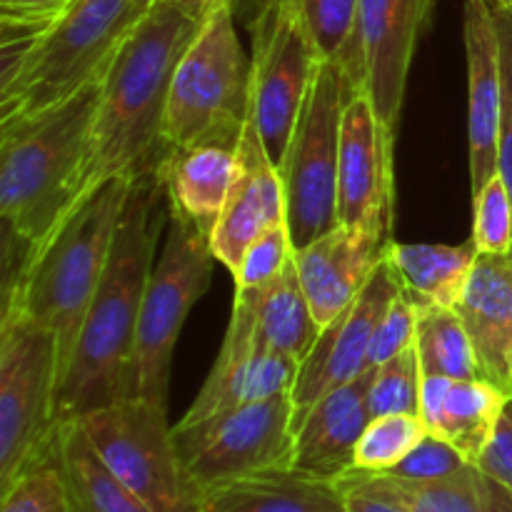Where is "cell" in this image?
<instances>
[{
  "label": "cell",
  "mask_w": 512,
  "mask_h": 512,
  "mask_svg": "<svg viewBox=\"0 0 512 512\" xmlns=\"http://www.w3.org/2000/svg\"><path fill=\"white\" fill-rule=\"evenodd\" d=\"M170 198L158 168L130 183L113 250L55 393V423L135 395V335Z\"/></svg>",
  "instance_id": "obj_1"
},
{
  "label": "cell",
  "mask_w": 512,
  "mask_h": 512,
  "mask_svg": "<svg viewBox=\"0 0 512 512\" xmlns=\"http://www.w3.org/2000/svg\"><path fill=\"white\" fill-rule=\"evenodd\" d=\"M200 25L203 20L180 5L155 0L128 35L103 75L78 200L105 180L158 168L168 153L163 130L170 80Z\"/></svg>",
  "instance_id": "obj_2"
},
{
  "label": "cell",
  "mask_w": 512,
  "mask_h": 512,
  "mask_svg": "<svg viewBox=\"0 0 512 512\" xmlns=\"http://www.w3.org/2000/svg\"><path fill=\"white\" fill-rule=\"evenodd\" d=\"M103 78L40 113L0 120L5 283L78 200Z\"/></svg>",
  "instance_id": "obj_3"
},
{
  "label": "cell",
  "mask_w": 512,
  "mask_h": 512,
  "mask_svg": "<svg viewBox=\"0 0 512 512\" xmlns=\"http://www.w3.org/2000/svg\"><path fill=\"white\" fill-rule=\"evenodd\" d=\"M130 183L133 178H110L88 190L3 285V298L18 300L55 335L60 375L108 265Z\"/></svg>",
  "instance_id": "obj_4"
},
{
  "label": "cell",
  "mask_w": 512,
  "mask_h": 512,
  "mask_svg": "<svg viewBox=\"0 0 512 512\" xmlns=\"http://www.w3.org/2000/svg\"><path fill=\"white\" fill-rule=\"evenodd\" d=\"M155 0H70L28 45L0 48V120L40 113L100 80Z\"/></svg>",
  "instance_id": "obj_5"
},
{
  "label": "cell",
  "mask_w": 512,
  "mask_h": 512,
  "mask_svg": "<svg viewBox=\"0 0 512 512\" xmlns=\"http://www.w3.org/2000/svg\"><path fill=\"white\" fill-rule=\"evenodd\" d=\"M233 0L203 18L170 80L165 150L218 143L238 148L253 103V60L240 45Z\"/></svg>",
  "instance_id": "obj_6"
},
{
  "label": "cell",
  "mask_w": 512,
  "mask_h": 512,
  "mask_svg": "<svg viewBox=\"0 0 512 512\" xmlns=\"http://www.w3.org/2000/svg\"><path fill=\"white\" fill-rule=\"evenodd\" d=\"M58 340L3 298L0 313V490L53 455Z\"/></svg>",
  "instance_id": "obj_7"
},
{
  "label": "cell",
  "mask_w": 512,
  "mask_h": 512,
  "mask_svg": "<svg viewBox=\"0 0 512 512\" xmlns=\"http://www.w3.org/2000/svg\"><path fill=\"white\" fill-rule=\"evenodd\" d=\"M353 90V80L340 60L315 63L293 138L278 168L285 190V220H288L293 250L305 248L340 225V133H343L345 105Z\"/></svg>",
  "instance_id": "obj_8"
},
{
  "label": "cell",
  "mask_w": 512,
  "mask_h": 512,
  "mask_svg": "<svg viewBox=\"0 0 512 512\" xmlns=\"http://www.w3.org/2000/svg\"><path fill=\"white\" fill-rule=\"evenodd\" d=\"M213 263L210 235L170 208L135 335V395L163 410H168L175 343L188 313L208 290Z\"/></svg>",
  "instance_id": "obj_9"
},
{
  "label": "cell",
  "mask_w": 512,
  "mask_h": 512,
  "mask_svg": "<svg viewBox=\"0 0 512 512\" xmlns=\"http://www.w3.org/2000/svg\"><path fill=\"white\" fill-rule=\"evenodd\" d=\"M108 468L153 512H205V490L188 470L168 410L130 395L80 415Z\"/></svg>",
  "instance_id": "obj_10"
},
{
  "label": "cell",
  "mask_w": 512,
  "mask_h": 512,
  "mask_svg": "<svg viewBox=\"0 0 512 512\" xmlns=\"http://www.w3.org/2000/svg\"><path fill=\"white\" fill-rule=\"evenodd\" d=\"M235 15H245L253 43V103L250 118L270 160L280 168L300 108L313 80V40L298 0H233Z\"/></svg>",
  "instance_id": "obj_11"
},
{
  "label": "cell",
  "mask_w": 512,
  "mask_h": 512,
  "mask_svg": "<svg viewBox=\"0 0 512 512\" xmlns=\"http://www.w3.org/2000/svg\"><path fill=\"white\" fill-rule=\"evenodd\" d=\"M173 433L180 455L205 493L265 470L293 468L295 430L290 393L198 423H178Z\"/></svg>",
  "instance_id": "obj_12"
},
{
  "label": "cell",
  "mask_w": 512,
  "mask_h": 512,
  "mask_svg": "<svg viewBox=\"0 0 512 512\" xmlns=\"http://www.w3.org/2000/svg\"><path fill=\"white\" fill-rule=\"evenodd\" d=\"M435 0H360L355 38L343 68L365 90L380 123L395 135L410 63Z\"/></svg>",
  "instance_id": "obj_13"
},
{
  "label": "cell",
  "mask_w": 512,
  "mask_h": 512,
  "mask_svg": "<svg viewBox=\"0 0 512 512\" xmlns=\"http://www.w3.org/2000/svg\"><path fill=\"white\" fill-rule=\"evenodd\" d=\"M400 293H403V280L385 255L353 305L320 330L313 350L300 363L298 378L290 390L293 430L323 395L360 378L368 370V353L375 328Z\"/></svg>",
  "instance_id": "obj_14"
},
{
  "label": "cell",
  "mask_w": 512,
  "mask_h": 512,
  "mask_svg": "<svg viewBox=\"0 0 512 512\" xmlns=\"http://www.w3.org/2000/svg\"><path fill=\"white\" fill-rule=\"evenodd\" d=\"M393 145L365 90H353L340 133V225H393Z\"/></svg>",
  "instance_id": "obj_15"
},
{
  "label": "cell",
  "mask_w": 512,
  "mask_h": 512,
  "mask_svg": "<svg viewBox=\"0 0 512 512\" xmlns=\"http://www.w3.org/2000/svg\"><path fill=\"white\" fill-rule=\"evenodd\" d=\"M393 225H338L305 248L293 250L300 283L320 328L353 305L360 290L388 255Z\"/></svg>",
  "instance_id": "obj_16"
},
{
  "label": "cell",
  "mask_w": 512,
  "mask_h": 512,
  "mask_svg": "<svg viewBox=\"0 0 512 512\" xmlns=\"http://www.w3.org/2000/svg\"><path fill=\"white\" fill-rule=\"evenodd\" d=\"M235 155H238V163H235L233 185H230L223 213L210 233L215 260L225 265L233 278L238 275L250 245L275 225L288 223L280 170L270 160L253 118L245 123Z\"/></svg>",
  "instance_id": "obj_17"
},
{
  "label": "cell",
  "mask_w": 512,
  "mask_h": 512,
  "mask_svg": "<svg viewBox=\"0 0 512 512\" xmlns=\"http://www.w3.org/2000/svg\"><path fill=\"white\" fill-rule=\"evenodd\" d=\"M465 58H468V145L473 195L498 173L503 65L490 0L465 3Z\"/></svg>",
  "instance_id": "obj_18"
},
{
  "label": "cell",
  "mask_w": 512,
  "mask_h": 512,
  "mask_svg": "<svg viewBox=\"0 0 512 512\" xmlns=\"http://www.w3.org/2000/svg\"><path fill=\"white\" fill-rule=\"evenodd\" d=\"M320 330L323 328L310 308L295 260H290L273 283L235 290L233 318L225 338L250 348L285 353L303 363Z\"/></svg>",
  "instance_id": "obj_19"
},
{
  "label": "cell",
  "mask_w": 512,
  "mask_h": 512,
  "mask_svg": "<svg viewBox=\"0 0 512 512\" xmlns=\"http://www.w3.org/2000/svg\"><path fill=\"white\" fill-rule=\"evenodd\" d=\"M375 370L330 390L295 425L293 468L313 478L333 480L355 468V448L373 420L368 405Z\"/></svg>",
  "instance_id": "obj_20"
},
{
  "label": "cell",
  "mask_w": 512,
  "mask_h": 512,
  "mask_svg": "<svg viewBox=\"0 0 512 512\" xmlns=\"http://www.w3.org/2000/svg\"><path fill=\"white\" fill-rule=\"evenodd\" d=\"M458 315L473 340L483 380L512 395V253L478 255Z\"/></svg>",
  "instance_id": "obj_21"
},
{
  "label": "cell",
  "mask_w": 512,
  "mask_h": 512,
  "mask_svg": "<svg viewBox=\"0 0 512 512\" xmlns=\"http://www.w3.org/2000/svg\"><path fill=\"white\" fill-rule=\"evenodd\" d=\"M300 360L273 350H255L248 345L223 340L208 380L195 395L193 405L180 423H198L243 405L270 400L293 390Z\"/></svg>",
  "instance_id": "obj_22"
},
{
  "label": "cell",
  "mask_w": 512,
  "mask_h": 512,
  "mask_svg": "<svg viewBox=\"0 0 512 512\" xmlns=\"http://www.w3.org/2000/svg\"><path fill=\"white\" fill-rule=\"evenodd\" d=\"M508 398L490 380L428 375L420 390V418L430 435H438L455 445L470 463H478L493 440Z\"/></svg>",
  "instance_id": "obj_23"
},
{
  "label": "cell",
  "mask_w": 512,
  "mask_h": 512,
  "mask_svg": "<svg viewBox=\"0 0 512 512\" xmlns=\"http://www.w3.org/2000/svg\"><path fill=\"white\" fill-rule=\"evenodd\" d=\"M238 148L200 143L168 150L158 170L168 188L170 208L193 220L200 230L213 233L235 178Z\"/></svg>",
  "instance_id": "obj_24"
},
{
  "label": "cell",
  "mask_w": 512,
  "mask_h": 512,
  "mask_svg": "<svg viewBox=\"0 0 512 512\" xmlns=\"http://www.w3.org/2000/svg\"><path fill=\"white\" fill-rule=\"evenodd\" d=\"M205 512H348L338 483L295 468L265 470L205 493Z\"/></svg>",
  "instance_id": "obj_25"
},
{
  "label": "cell",
  "mask_w": 512,
  "mask_h": 512,
  "mask_svg": "<svg viewBox=\"0 0 512 512\" xmlns=\"http://www.w3.org/2000/svg\"><path fill=\"white\" fill-rule=\"evenodd\" d=\"M358 473L375 488L400 500L410 512H512L510 490L478 463H468L448 478L423 483L385 473Z\"/></svg>",
  "instance_id": "obj_26"
},
{
  "label": "cell",
  "mask_w": 512,
  "mask_h": 512,
  "mask_svg": "<svg viewBox=\"0 0 512 512\" xmlns=\"http://www.w3.org/2000/svg\"><path fill=\"white\" fill-rule=\"evenodd\" d=\"M478 248L473 240L463 245L390 243L388 258L403 280V290L415 303L458 308L470 285Z\"/></svg>",
  "instance_id": "obj_27"
},
{
  "label": "cell",
  "mask_w": 512,
  "mask_h": 512,
  "mask_svg": "<svg viewBox=\"0 0 512 512\" xmlns=\"http://www.w3.org/2000/svg\"><path fill=\"white\" fill-rule=\"evenodd\" d=\"M53 455L80 512H153L108 468L78 420L58 423Z\"/></svg>",
  "instance_id": "obj_28"
},
{
  "label": "cell",
  "mask_w": 512,
  "mask_h": 512,
  "mask_svg": "<svg viewBox=\"0 0 512 512\" xmlns=\"http://www.w3.org/2000/svg\"><path fill=\"white\" fill-rule=\"evenodd\" d=\"M415 310H418L415 350H418L423 378L428 375H443V378L455 380L483 378L473 340H470L458 310L428 303H415Z\"/></svg>",
  "instance_id": "obj_29"
},
{
  "label": "cell",
  "mask_w": 512,
  "mask_h": 512,
  "mask_svg": "<svg viewBox=\"0 0 512 512\" xmlns=\"http://www.w3.org/2000/svg\"><path fill=\"white\" fill-rule=\"evenodd\" d=\"M428 435L420 415H380L373 418L360 435L355 448V468L363 473H390L395 465L403 463L420 440Z\"/></svg>",
  "instance_id": "obj_30"
},
{
  "label": "cell",
  "mask_w": 512,
  "mask_h": 512,
  "mask_svg": "<svg viewBox=\"0 0 512 512\" xmlns=\"http://www.w3.org/2000/svg\"><path fill=\"white\" fill-rule=\"evenodd\" d=\"M0 512H80L55 455L0 490Z\"/></svg>",
  "instance_id": "obj_31"
},
{
  "label": "cell",
  "mask_w": 512,
  "mask_h": 512,
  "mask_svg": "<svg viewBox=\"0 0 512 512\" xmlns=\"http://www.w3.org/2000/svg\"><path fill=\"white\" fill-rule=\"evenodd\" d=\"M420 390H423V370L413 345L398 358L375 368L368 393L370 415L373 418L398 413L420 415Z\"/></svg>",
  "instance_id": "obj_32"
},
{
  "label": "cell",
  "mask_w": 512,
  "mask_h": 512,
  "mask_svg": "<svg viewBox=\"0 0 512 512\" xmlns=\"http://www.w3.org/2000/svg\"><path fill=\"white\" fill-rule=\"evenodd\" d=\"M318 60H340L355 38L360 0H298Z\"/></svg>",
  "instance_id": "obj_33"
},
{
  "label": "cell",
  "mask_w": 512,
  "mask_h": 512,
  "mask_svg": "<svg viewBox=\"0 0 512 512\" xmlns=\"http://www.w3.org/2000/svg\"><path fill=\"white\" fill-rule=\"evenodd\" d=\"M470 240L480 255L512 253V198L500 173H495L473 195V235Z\"/></svg>",
  "instance_id": "obj_34"
},
{
  "label": "cell",
  "mask_w": 512,
  "mask_h": 512,
  "mask_svg": "<svg viewBox=\"0 0 512 512\" xmlns=\"http://www.w3.org/2000/svg\"><path fill=\"white\" fill-rule=\"evenodd\" d=\"M290 260H293V240H290L288 223H280L250 245L235 275V290L273 283Z\"/></svg>",
  "instance_id": "obj_35"
},
{
  "label": "cell",
  "mask_w": 512,
  "mask_h": 512,
  "mask_svg": "<svg viewBox=\"0 0 512 512\" xmlns=\"http://www.w3.org/2000/svg\"><path fill=\"white\" fill-rule=\"evenodd\" d=\"M415 330H418V310L410 295L400 293L385 310L383 320L378 323L370 343L368 353V370L380 368L388 360L398 358L400 353L410 350L415 345Z\"/></svg>",
  "instance_id": "obj_36"
},
{
  "label": "cell",
  "mask_w": 512,
  "mask_h": 512,
  "mask_svg": "<svg viewBox=\"0 0 512 512\" xmlns=\"http://www.w3.org/2000/svg\"><path fill=\"white\" fill-rule=\"evenodd\" d=\"M495 28L500 40V65H503V115H500L498 173L503 175L512 198V8L490 0Z\"/></svg>",
  "instance_id": "obj_37"
},
{
  "label": "cell",
  "mask_w": 512,
  "mask_h": 512,
  "mask_svg": "<svg viewBox=\"0 0 512 512\" xmlns=\"http://www.w3.org/2000/svg\"><path fill=\"white\" fill-rule=\"evenodd\" d=\"M470 460L460 453L455 445L445 443L443 438L438 435H425L423 440L418 443V448L408 455L400 465H395L390 473L385 475H393V478L400 480H440V478H448V475L458 473L468 465Z\"/></svg>",
  "instance_id": "obj_38"
},
{
  "label": "cell",
  "mask_w": 512,
  "mask_h": 512,
  "mask_svg": "<svg viewBox=\"0 0 512 512\" xmlns=\"http://www.w3.org/2000/svg\"><path fill=\"white\" fill-rule=\"evenodd\" d=\"M478 465L512 493V395L505 403L493 440L480 455Z\"/></svg>",
  "instance_id": "obj_39"
},
{
  "label": "cell",
  "mask_w": 512,
  "mask_h": 512,
  "mask_svg": "<svg viewBox=\"0 0 512 512\" xmlns=\"http://www.w3.org/2000/svg\"><path fill=\"white\" fill-rule=\"evenodd\" d=\"M338 485L343 490L348 512H410L393 495L383 493L373 483H368L358 470H350L345 478L338 480Z\"/></svg>",
  "instance_id": "obj_40"
},
{
  "label": "cell",
  "mask_w": 512,
  "mask_h": 512,
  "mask_svg": "<svg viewBox=\"0 0 512 512\" xmlns=\"http://www.w3.org/2000/svg\"><path fill=\"white\" fill-rule=\"evenodd\" d=\"M70 0H0V18L28 25H48Z\"/></svg>",
  "instance_id": "obj_41"
},
{
  "label": "cell",
  "mask_w": 512,
  "mask_h": 512,
  "mask_svg": "<svg viewBox=\"0 0 512 512\" xmlns=\"http://www.w3.org/2000/svg\"><path fill=\"white\" fill-rule=\"evenodd\" d=\"M170 3L180 5V8L188 10L190 15H195L198 20H203L205 15H208L210 10L220 3V0H170Z\"/></svg>",
  "instance_id": "obj_42"
},
{
  "label": "cell",
  "mask_w": 512,
  "mask_h": 512,
  "mask_svg": "<svg viewBox=\"0 0 512 512\" xmlns=\"http://www.w3.org/2000/svg\"><path fill=\"white\" fill-rule=\"evenodd\" d=\"M498 3H503V5H508V8H512V0H498Z\"/></svg>",
  "instance_id": "obj_43"
},
{
  "label": "cell",
  "mask_w": 512,
  "mask_h": 512,
  "mask_svg": "<svg viewBox=\"0 0 512 512\" xmlns=\"http://www.w3.org/2000/svg\"><path fill=\"white\" fill-rule=\"evenodd\" d=\"M510 368H512V353H510Z\"/></svg>",
  "instance_id": "obj_44"
}]
</instances>
